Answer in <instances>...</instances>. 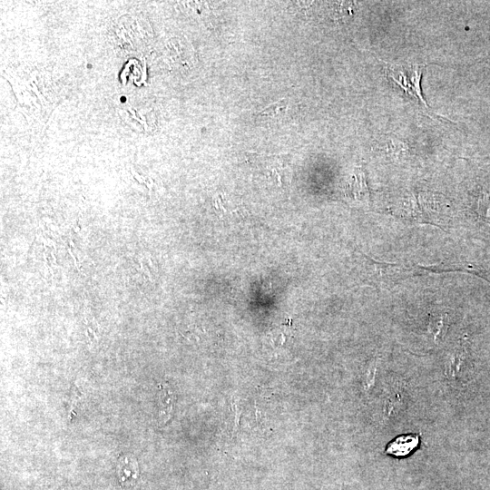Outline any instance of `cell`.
Returning a JSON list of instances; mask_svg holds the SVG:
<instances>
[{"instance_id":"1","label":"cell","mask_w":490,"mask_h":490,"mask_svg":"<svg viewBox=\"0 0 490 490\" xmlns=\"http://www.w3.org/2000/svg\"><path fill=\"white\" fill-rule=\"evenodd\" d=\"M446 203L443 197L435 193L419 191L405 198L401 215L418 223H429L441 228Z\"/></svg>"},{"instance_id":"2","label":"cell","mask_w":490,"mask_h":490,"mask_svg":"<svg viewBox=\"0 0 490 490\" xmlns=\"http://www.w3.org/2000/svg\"><path fill=\"white\" fill-rule=\"evenodd\" d=\"M386 74L389 81L398 86L407 97L428 109L421 94L422 67L408 64H391L387 65Z\"/></svg>"},{"instance_id":"3","label":"cell","mask_w":490,"mask_h":490,"mask_svg":"<svg viewBox=\"0 0 490 490\" xmlns=\"http://www.w3.org/2000/svg\"><path fill=\"white\" fill-rule=\"evenodd\" d=\"M419 445L417 434L401 435L390 441L386 446V454L395 457H404L410 455Z\"/></svg>"},{"instance_id":"4","label":"cell","mask_w":490,"mask_h":490,"mask_svg":"<svg viewBox=\"0 0 490 490\" xmlns=\"http://www.w3.org/2000/svg\"><path fill=\"white\" fill-rule=\"evenodd\" d=\"M347 194L354 201L367 202L369 200V190L365 173L361 168L356 169L347 187Z\"/></svg>"},{"instance_id":"5","label":"cell","mask_w":490,"mask_h":490,"mask_svg":"<svg viewBox=\"0 0 490 490\" xmlns=\"http://www.w3.org/2000/svg\"><path fill=\"white\" fill-rule=\"evenodd\" d=\"M117 475L122 486L133 485L139 475L136 459L130 455L121 456L117 464Z\"/></svg>"},{"instance_id":"6","label":"cell","mask_w":490,"mask_h":490,"mask_svg":"<svg viewBox=\"0 0 490 490\" xmlns=\"http://www.w3.org/2000/svg\"><path fill=\"white\" fill-rule=\"evenodd\" d=\"M174 399V394L170 387L166 383H162L159 395V421L162 425L172 417Z\"/></svg>"},{"instance_id":"7","label":"cell","mask_w":490,"mask_h":490,"mask_svg":"<svg viewBox=\"0 0 490 490\" xmlns=\"http://www.w3.org/2000/svg\"><path fill=\"white\" fill-rule=\"evenodd\" d=\"M449 318L446 313H434L429 317L428 329L435 339L442 338L447 330Z\"/></svg>"},{"instance_id":"8","label":"cell","mask_w":490,"mask_h":490,"mask_svg":"<svg viewBox=\"0 0 490 490\" xmlns=\"http://www.w3.org/2000/svg\"><path fill=\"white\" fill-rule=\"evenodd\" d=\"M287 99L279 100L265 109H263L261 112H260L259 116L260 117H277L283 115L287 111Z\"/></svg>"},{"instance_id":"9","label":"cell","mask_w":490,"mask_h":490,"mask_svg":"<svg viewBox=\"0 0 490 490\" xmlns=\"http://www.w3.org/2000/svg\"><path fill=\"white\" fill-rule=\"evenodd\" d=\"M67 250H68L69 254L71 255V257L73 258L74 263L76 269L79 270V265H78L77 260L75 259L74 255L73 254L71 248L68 247Z\"/></svg>"},{"instance_id":"10","label":"cell","mask_w":490,"mask_h":490,"mask_svg":"<svg viewBox=\"0 0 490 490\" xmlns=\"http://www.w3.org/2000/svg\"><path fill=\"white\" fill-rule=\"evenodd\" d=\"M69 243L71 247H74V241L72 240H69Z\"/></svg>"}]
</instances>
